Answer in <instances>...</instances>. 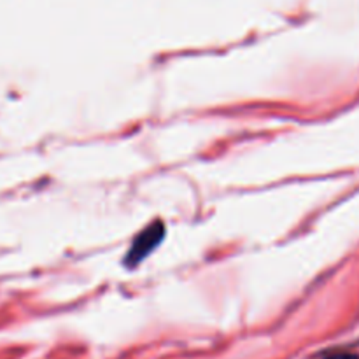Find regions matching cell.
I'll use <instances>...</instances> for the list:
<instances>
[{
  "mask_svg": "<svg viewBox=\"0 0 359 359\" xmlns=\"http://www.w3.org/2000/svg\"><path fill=\"white\" fill-rule=\"evenodd\" d=\"M160 238H161V226H151L146 233H142L139 238H137L135 245L132 248V258L142 259L144 256L153 249V245L156 244Z\"/></svg>",
  "mask_w": 359,
  "mask_h": 359,
  "instance_id": "1",
  "label": "cell"
},
{
  "mask_svg": "<svg viewBox=\"0 0 359 359\" xmlns=\"http://www.w3.org/2000/svg\"><path fill=\"white\" fill-rule=\"evenodd\" d=\"M325 359H359V356L349 351H332V353L325 354Z\"/></svg>",
  "mask_w": 359,
  "mask_h": 359,
  "instance_id": "2",
  "label": "cell"
}]
</instances>
